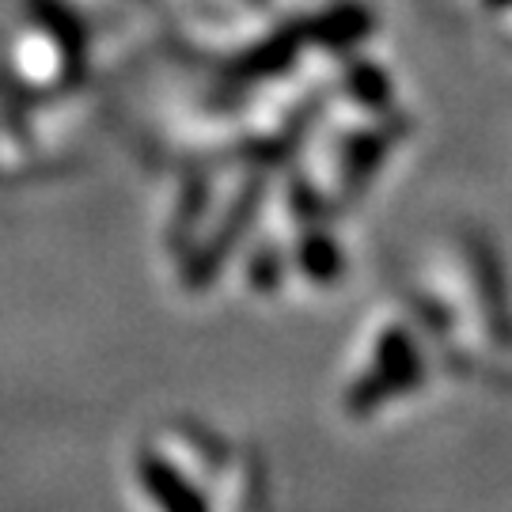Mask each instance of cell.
<instances>
[{
    "instance_id": "7a4b0ae2",
    "label": "cell",
    "mask_w": 512,
    "mask_h": 512,
    "mask_svg": "<svg viewBox=\"0 0 512 512\" xmlns=\"http://www.w3.org/2000/svg\"><path fill=\"white\" fill-rule=\"evenodd\" d=\"M300 258H304V270H308L311 277H319V281L334 277L338 255H334V247H330L327 239H308V243H304V251H300Z\"/></svg>"
},
{
    "instance_id": "6da1fadb",
    "label": "cell",
    "mask_w": 512,
    "mask_h": 512,
    "mask_svg": "<svg viewBox=\"0 0 512 512\" xmlns=\"http://www.w3.org/2000/svg\"><path fill=\"white\" fill-rule=\"evenodd\" d=\"M141 482H145L148 497L160 505V512H205L202 494L183 478L179 467H171L164 456L145 452L141 456Z\"/></svg>"
}]
</instances>
